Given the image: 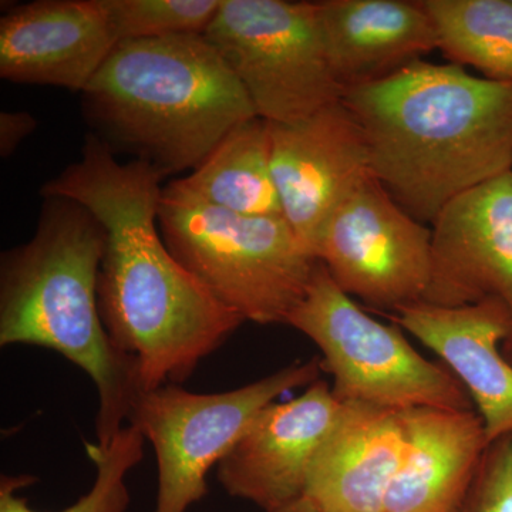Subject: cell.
I'll return each mask as SVG.
<instances>
[{
    "label": "cell",
    "instance_id": "obj_5",
    "mask_svg": "<svg viewBox=\"0 0 512 512\" xmlns=\"http://www.w3.org/2000/svg\"><path fill=\"white\" fill-rule=\"evenodd\" d=\"M158 227L188 272L259 325H288L318 264L284 217H245L215 207L180 180L164 187Z\"/></svg>",
    "mask_w": 512,
    "mask_h": 512
},
{
    "label": "cell",
    "instance_id": "obj_12",
    "mask_svg": "<svg viewBox=\"0 0 512 512\" xmlns=\"http://www.w3.org/2000/svg\"><path fill=\"white\" fill-rule=\"evenodd\" d=\"M340 406L332 386L320 379L301 396L269 404L218 464V483L231 497L265 512L305 497L313 457Z\"/></svg>",
    "mask_w": 512,
    "mask_h": 512
},
{
    "label": "cell",
    "instance_id": "obj_10",
    "mask_svg": "<svg viewBox=\"0 0 512 512\" xmlns=\"http://www.w3.org/2000/svg\"><path fill=\"white\" fill-rule=\"evenodd\" d=\"M269 130L284 218L315 256L326 222L373 175L365 134L342 100Z\"/></svg>",
    "mask_w": 512,
    "mask_h": 512
},
{
    "label": "cell",
    "instance_id": "obj_4",
    "mask_svg": "<svg viewBox=\"0 0 512 512\" xmlns=\"http://www.w3.org/2000/svg\"><path fill=\"white\" fill-rule=\"evenodd\" d=\"M82 94L94 136L165 177L195 170L229 131L258 117L204 35L124 40Z\"/></svg>",
    "mask_w": 512,
    "mask_h": 512
},
{
    "label": "cell",
    "instance_id": "obj_2",
    "mask_svg": "<svg viewBox=\"0 0 512 512\" xmlns=\"http://www.w3.org/2000/svg\"><path fill=\"white\" fill-rule=\"evenodd\" d=\"M342 101L365 134L373 175L423 224L458 195L512 170V83L417 60L346 89Z\"/></svg>",
    "mask_w": 512,
    "mask_h": 512
},
{
    "label": "cell",
    "instance_id": "obj_25",
    "mask_svg": "<svg viewBox=\"0 0 512 512\" xmlns=\"http://www.w3.org/2000/svg\"><path fill=\"white\" fill-rule=\"evenodd\" d=\"M501 350H503L505 359H507L512 365V329L511 332L508 333L507 338L504 339L503 345H501Z\"/></svg>",
    "mask_w": 512,
    "mask_h": 512
},
{
    "label": "cell",
    "instance_id": "obj_1",
    "mask_svg": "<svg viewBox=\"0 0 512 512\" xmlns=\"http://www.w3.org/2000/svg\"><path fill=\"white\" fill-rule=\"evenodd\" d=\"M164 178L147 161L120 163L89 133L82 158L40 190L79 202L103 225L100 316L114 348L133 363L141 392L183 383L245 322L165 245L158 227Z\"/></svg>",
    "mask_w": 512,
    "mask_h": 512
},
{
    "label": "cell",
    "instance_id": "obj_6",
    "mask_svg": "<svg viewBox=\"0 0 512 512\" xmlns=\"http://www.w3.org/2000/svg\"><path fill=\"white\" fill-rule=\"evenodd\" d=\"M288 325L316 343L340 403L396 412L474 410L467 390L446 365L421 356L396 323L384 325L363 311L319 261Z\"/></svg>",
    "mask_w": 512,
    "mask_h": 512
},
{
    "label": "cell",
    "instance_id": "obj_19",
    "mask_svg": "<svg viewBox=\"0 0 512 512\" xmlns=\"http://www.w3.org/2000/svg\"><path fill=\"white\" fill-rule=\"evenodd\" d=\"M448 62L512 83V0H423Z\"/></svg>",
    "mask_w": 512,
    "mask_h": 512
},
{
    "label": "cell",
    "instance_id": "obj_8",
    "mask_svg": "<svg viewBox=\"0 0 512 512\" xmlns=\"http://www.w3.org/2000/svg\"><path fill=\"white\" fill-rule=\"evenodd\" d=\"M204 36L269 123H296L342 100L315 2L222 0Z\"/></svg>",
    "mask_w": 512,
    "mask_h": 512
},
{
    "label": "cell",
    "instance_id": "obj_16",
    "mask_svg": "<svg viewBox=\"0 0 512 512\" xmlns=\"http://www.w3.org/2000/svg\"><path fill=\"white\" fill-rule=\"evenodd\" d=\"M326 55L343 92L380 82L439 49L433 20L421 2H315Z\"/></svg>",
    "mask_w": 512,
    "mask_h": 512
},
{
    "label": "cell",
    "instance_id": "obj_3",
    "mask_svg": "<svg viewBox=\"0 0 512 512\" xmlns=\"http://www.w3.org/2000/svg\"><path fill=\"white\" fill-rule=\"evenodd\" d=\"M106 231L79 202L43 197L33 237L0 258V346L55 350L90 376L99 397L97 444L124 427L136 370L114 348L99 311Z\"/></svg>",
    "mask_w": 512,
    "mask_h": 512
},
{
    "label": "cell",
    "instance_id": "obj_9",
    "mask_svg": "<svg viewBox=\"0 0 512 512\" xmlns=\"http://www.w3.org/2000/svg\"><path fill=\"white\" fill-rule=\"evenodd\" d=\"M315 258L350 298L394 313L424 301L431 229L404 211L372 175L326 222Z\"/></svg>",
    "mask_w": 512,
    "mask_h": 512
},
{
    "label": "cell",
    "instance_id": "obj_20",
    "mask_svg": "<svg viewBox=\"0 0 512 512\" xmlns=\"http://www.w3.org/2000/svg\"><path fill=\"white\" fill-rule=\"evenodd\" d=\"M143 434L127 424L110 443H84L87 456L96 467V480L89 493L70 507L57 512H126L130 493L126 484L128 471L143 460ZM30 476H2L0 481V512H42L33 510L28 500L19 495L20 488L32 484Z\"/></svg>",
    "mask_w": 512,
    "mask_h": 512
},
{
    "label": "cell",
    "instance_id": "obj_15",
    "mask_svg": "<svg viewBox=\"0 0 512 512\" xmlns=\"http://www.w3.org/2000/svg\"><path fill=\"white\" fill-rule=\"evenodd\" d=\"M404 444L403 412L342 403L313 457L305 497L319 512H386Z\"/></svg>",
    "mask_w": 512,
    "mask_h": 512
},
{
    "label": "cell",
    "instance_id": "obj_22",
    "mask_svg": "<svg viewBox=\"0 0 512 512\" xmlns=\"http://www.w3.org/2000/svg\"><path fill=\"white\" fill-rule=\"evenodd\" d=\"M461 512H512V433L488 443Z\"/></svg>",
    "mask_w": 512,
    "mask_h": 512
},
{
    "label": "cell",
    "instance_id": "obj_18",
    "mask_svg": "<svg viewBox=\"0 0 512 512\" xmlns=\"http://www.w3.org/2000/svg\"><path fill=\"white\" fill-rule=\"evenodd\" d=\"M195 195L245 217H284L272 173L271 130L261 117L244 121L222 138L185 178Z\"/></svg>",
    "mask_w": 512,
    "mask_h": 512
},
{
    "label": "cell",
    "instance_id": "obj_24",
    "mask_svg": "<svg viewBox=\"0 0 512 512\" xmlns=\"http://www.w3.org/2000/svg\"><path fill=\"white\" fill-rule=\"evenodd\" d=\"M271 512H319L316 510L315 505L311 503L306 497L299 498L293 503L285 505V507L278 508V510Z\"/></svg>",
    "mask_w": 512,
    "mask_h": 512
},
{
    "label": "cell",
    "instance_id": "obj_7",
    "mask_svg": "<svg viewBox=\"0 0 512 512\" xmlns=\"http://www.w3.org/2000/svg\"><path fill=\"white\" fill-rule=\"evenodd\" d=\"M319 356L222 393H192L165 384L137 394L127 423L156 451L153 512H187L208 493L207 474L234 447L252 419L279 397L318 382Z\"/></svg>",
    "mask_w": 512,
    "mask_h": 512
},
{
    "label": "cell",
    "instance_id": "obj_23",
    "mask_svg": "<svg viewBox=\"0 0 512 512\" xmlns=\"http://www.w3.org/2000/svg\"><path fill=\"white\" fill-rule=\"evenodd\" d=\"M36 127V117L28 111L3 110L0 113V156H12Z\"/></svg>",
    "mask_w": 512,
    "mask_h": 512
},
{
    "label": "cell",
    "instance_id": "obj_11",
    "mask_svg": "<svg viewBox=\"0 0 512 512\" xmlns=\"http://www.w3.org/2000/svg\"><path fill=\"white\" fill-rule=\"evenodd\" d=\"M485 299L512 309V170L448 202L431 228L423 302L460 308Z\"/></svg>",
    "mask_w": 512,
    "mask_h": 512
},
{
    "label": "cell",
    "instance_id": "obj_21",
    "mask_svg": "<svg viewBox=\"0 0 512 512\" xmlns=\"http://www.w3.org/2000/svg\"><path fill=\"white\" fill-rule=\"evenodd\" d=\"M119 42L205 35L222 0H103Z\"/></svg>",
    "mask_w": 512,
    "mask_h": 512
},
{
    "label": "cell",
    "instance_id": "obj_13",
    "mask_svg": "<svg viewBox=\"0 0 512 512\" xmlns=\"http://www.w3.org/2000/svg\"><path fill=\"white\" fill-rule=\"evenodd\" d=\"M103 0H36L0 19V77L82 92L119 45Z\"/></svg>",
    "mask_w": 512,
    "mask_h": 512
},
{
    "label": "cell",
    "instance_id": "obj_14",
    "mask_svg": "<svg viewBox=\"0 0 512 512\" xmlns=\"http://www.w3.org/2000/svg\"><path fill=\"white\" fill-rule=\"evenodd\" d=\"M433 350L467 390L484 421L488 443L512 433V365L501 345L512 309L498 299L444 308L419 302L389 316Z\"/></svg>",
    "mask_w": 512,
    "mask_h": 512
},
{
    "label": "cell",
    "instance_id": "obj_17",
    "mask_svg": "<svg viewBox=\"0 0 512 512\" xmlns=\"http://www.w3.org/2000/svg\"><path fill=\"white\" fill-rule=\"evenodd\" d=\"M406 444L386 512H461L488 446L476 410L403 412Z\"/></svg>",
    "mask_w": 512,
    "mask_h": 512
}]
</instances>
